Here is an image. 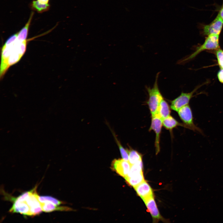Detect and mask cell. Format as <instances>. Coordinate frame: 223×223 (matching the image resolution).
<instances>
[{"mask_svg": "<svg viewBox=\"0 0 223 223\" xmlns=\"http://www.w3.org/2000/svg\"><path fill=\"white\" fill-rule=\"evenodd\" d=\"M37 186L30 190L26 201L29 206L32 216L38 215L42 210L38 199L39 195L37 191Z\"/></svg>", "mask_w": 223, "mask_h": 223, "instance_id": "52a82bcc", "label": "cell"}, {"mask_svg": "<svg viewBox=\"0 0 223 223\" xmlns=\"http://www.w3.org/2000/svg\"><path fill=\"white\" fill-rule=\"evenodd\" d=\"M146 206L151 213L154 221H158L162 219L159 211L157 207L153 196L151 197L145 201Z\"/></svg>", "mask_w": 223, "mask_h": 223, "instance_id": "4fadbf2b", "label": "cell"}, {"mask_svg": "<svg viewBox=\"0 0 223 223\" xmlns=\"http://www.w3.org/2000/svg\"><path fill=\"white\" fill-rule=\"evenodd\" d=\"M34 13L32 12L25 26L19 32H17V40L22 41L27 40L29 27L33 18Z\"/></svg>", "mask_w": 223, "mask_h": 223, "instance_id": "e0dca14e", "label": "cell"}, {"mask_svg": "<svg viewBox=\"0 0 223 223\" xmlns=\"http://www.w3.org/2000/svg\"><path fill=\"white\" fill-rule=\"evenodd\" d=\"M17 33L11 36L3 46L1 51L0 77L2 78L9 68L8 62L11 49V42L17 38Z\"/></svg>", "mask_w": 223, "mask_h": 223, "instance_id": "277c9868", "label": "cell"}, {"mask_svg": "<svg viewBox=\"0 0 223 223\" xmlns=\"http://www.w3.org/2000/svg\"><path fill=\"white\" fill-rule=\"evenodd\" d=\"M112 168L120 176L125 178L130 171L131 165L123 159H114L112 162Z\"/></svg>", "mask_w": 223, "mask_h": 223, "instance_id": "30bf717a", "label": "cell"}, {"mask_svg": "<svg viewBox=\"0 0 223 223\" xmlns=\"http://www.w3.org/2000/svg\"><path fill=\"white\" fill-rule=\"evenodd\" d=\"M128 150L129 155V162L131 165L142 160V155L138 152L132 149Z\"/></svg>", "mask_w": 223, "mask_h": 223, "instance_id": "ffe728a7", "label": "cell"}, {"mask_svg": "<svg viewBox=\"0 0 223 223\" xmlns=\"http://www.w3.org/2000/svg\"><path fill=\"white\" fill-rule=\"evenodd\" d=\"M177 112L185 128L203 133L202 130L196 126L194 122L192 112L189 104L181 107Z\"/></svg>", "mask_w": 223, "mask_h": 223, "instance_id": "5b68a950", "label": "cell"}, {"mask_svg": "<svg viewBox=\"0 0 223 223\" xmlns=\"http://www.w3.org/2000/svg\"><path fill=\"white\" fill-rule=\"evenodd\" d=\"M115 138L119 147L122 158L125 160L129 161V155L128 149H125L117 140V138Z\"/></svg>", "mask_w": 223, "mask_h": 223, "instance_id": "603a6c76", "label": "cell"}, {"mask_svg": "<svg viewBox=\"0 0 223 223\" xmlns=\"http://www.w3.org/2000/svg\"><path fill=\"white\" fill-rule=\"evenodd\" d=\"M160 72L156 75L155 81L152 88L146 86V89L148 94V99L146 102L151 116L156 115L161 100L164 98L158 85V80Z\"/></svg>", "mask_w": 223, "mask_h": 223, "instance_id": "7a4b0ae2", "label": "cell"}, {"mask_svg": "<svg viewBox=\"0 0 223 223\" xmlns=\"http://www.w3.org/2000/svg\"><path fill=\"white\" fill-rule=\"evenodd\" d=\"M163 120L157 114L151 116V124L149 131L153 130L155 134V146L156 153L157 154L160 151V138L163 126Z\"/></svg>", "mask_w": 223, "mask_h": 223, "instance_id": "9c48e42d", "label": "cell"}, {"mask_svg": "<svg viewBox=\"0 0 223 223\" xmlns=\"http://www.w3.org/2000/svg\"><path fill=\"white\" fill-rule=\"evenodd\" d=\"M2 192L5 199L13 203V205L9 211L10 212L20 213L24 216H32L30 208L26 201L30 191L25 192L16 198L10 195L4 190H2Z\"/></svg>", "mask_w": 223, "mask_h": 223, "instance_id": "6da1fadb", "label": "cell"}, {"mask_svg": "<svg viewBox=\"0 0 223 223\" xmlns=\"http://www.w3.org/2000/svg\"><path fill=\"white\" fill-rule=\"evenodd\" d=\"M40 203L42 211L49 212L55 211H71L72 209L69 207L64 206H59L53 203L49 202Z\"/></svg>", "mask_w": 223, "mask_h": 223, "instance_id": "5bb4252c", "label": "cell"}, {"mask_svg": "<svg viewBox=\"0 0 223 223\" xmlns=\"http://www.w3.org/2000/svg\"><path fill=\"white\" fill-rule=\"evenodd\" d=\"M40 3L42 4H46L48 3L49 0H37Z\"/></svg>", "mask_w": 223, "mask_h": 223, "instance_id": "d4e9b609", "label": "cell"}, {"mask_svg": "<svg viewBox=\"0 0 223 223\" xmlns=\"http://www.w3.org/2000/svg\"><path fill=\"white\" fill-rule=\"evenodd\" d=\"M217 77L219 81L223 83V69L221 68L217 74Z\"/></svg>", "mask_w": 223, "mask_h": 223, "instance_id": "cb8c5ba5", "label": "cell"}, {"mask_svg": "<svg viewBox=\"0 0 223 223\" xmlns=\"http://www.w3.org/2000/svg\"><path fill=\"white\" fill-rule=\"evenodd\" d=\"M162 122L163 126L170 132L177 126H181L185 128L183 123L179 122L171 115L163 119Z\"/></svg>", "mask_w": 223, "mask_h": 223, "instance_id": "2e32d148", "label": "cell"}, {"mask_svg": "<svg viewBox=\"0 0 223 223\" xmlns=\"http://www.w3.org/2000/svg\"><path fill=\"white\" fill-rule=\"evenodd\" d=\"M198 88L197 87L190 92H181L180 95L171 101V108L177 112L181 107L189 104L191 99L193 96V94Z\"/></svg>", "mask_w": 223, "mask_h": 223, "instance_id": "ba28073f", "label": "cell"}, {"mask_svg": "<svg viewBox=\"0 0 223 223\" xmlns=\"http://www.w3.org/2000/svg\"><path fill=\"white\" fill-rule=\"evenodd\" d=\"M125 179L129 184L134 188L144 181V177L142 172Z\"/></svg>", "mask_w": 223, "mask_h": 223, "instance_id": "d6986e66", "label": "cell"}, {"mask_svg": "<svg viewBox=\"0 0 223 223\" xmlns=\"http://www.w3.org/2000/svg\"><path fill=\"white\" fill-rule=\"evenodd\" d=\"M170 108L167 102L163 98L160 103L156 114L163 120L170 115Z\"/></svg>", "mask_w": 223, "mask_h": 223, "instance_id": "9a60e30c", "label": "cell"}, {"mask_svg": "<svg viewBox=\"0 0 223 223\" xmlns=\"http://www.w3.org/2000/svg\"><path fill=\"white\" fill-rule=\"evenodd\" d=\"M218 14L221 18L223 20V6L220 9Z\"/></svg>", "mask_w": 223, "mask_h": 223, "instance_id": "484cf974", "label": "cell"}, {"mask_svg": "<svg viewBox=\"0 0 223 223\" xmlns=\"http://www.w3.org/2000/svg\"><path fill=\"white\" fill-rule=\"evenodd\" d=\"M28 41L27 39L21 41L16 39L12 42L11 53L8 62L9 68L18 62L24 55L26 50Z\"/></svg>", "mask_w": 223, "mask_h": 223, "instance_id": "3957f363", "label": "cell"}, {"mask_svg": "<svg viewBox=\"0 0 223 223\" xmlns=\"http://www.w3.org/2000/svg\"><path fill=\"white\" fill-rule=\"evenodd\" d=\"M138 195L143 201L153 196L152 190L148 184L144 181L134 187Z\"/></svg>", "mask_w": 223, "mask_h": 223, "instance_id": "7c38bea8", "label": "cell"}, {"mask_svg": "<svg viewBox=\"0 0 223 223\" xmlns=\"http://www.w3.org/2000/svg\"><path fill=\"white\" fill-rule=\"evenodd\" d=\"M142 160L131 165L130 171L127 177H130L142 172Z\"/></svg>", "mask_w": 223, "mask_h": 223, "instance_id": "44dd1931", "label": "cell"}, {"mask_svg": "<svg viewBox=\"0 0 223 223\" xmlns=\"http://www.w3.org/2000/svg\"><path fill=\"white\" fill-rule=\"evenodd\" d=\"M219 35H210L208 36L204 43L200 46L198 47L196 50L193 54L182 62L188 60L193 59L203 51L206 50H217L219 48Z\"/></svg>", "mask_w": 223, "mask_h": 223, "instance_id": "8992f818", "label": "cell"}, {"mask_svg": "<svg viewBox=\"0 0 223 223\" xmlns=\"http://www.w3.org/2000/svg\"><path fill=\"white\" fill-rule=\"evenodd\" d=\"M221 68H223V64L222 65L221 67Z\"/></svg>", "mask_w": 223, "mask_h": 223, "instance_id": "4316f807", "label": "cell"}, {"mask_svg": "<svg viewBox=\"0 0 223 223\" xmlns=\"http://www.w3.org/2000/svg\"><path fill=\"white\" fill-rule=\"evenodd\" d=\"M223 26V20L218 14L211 23L204 26L203 33L207 36L212 34L219 35Z\"/></svg>", "mask_w": 223, "mask_h": 223, "instance_id": "8fae6325", "label": "cell"}, {"mask_svg": "<svg viewBox=\"0 0 223 223\" xmlns=\"http://www.w3.org/2000/svg\"><path fill=\"white\" fill-rule=\"evenodd\" d=\"M50 7L49 4H41L37 0H33L30 5V8L32 10L37 11L38 13H42L48 11Z\"/></svg>", "mask_w": 223, "mask_h": 223, "instance_id": "ac0fdd59", "label": "cell"}, {"mask_svg": "<svg viewBox=\"0 0 223 223\" xmlns=\"http://www.w3.org/2000/svg\"><path fill=\"white\" fill-rule=\"evenodd\" d=\"M38 199L40 203L49 202L59 206L64 203V202L59 201L54 198L50 196H39Z\"/></svg>", "mask_w": 223, "mask_h": 223, "instance_id": "7402d4cb", "label": "cell"}]
</instances>
